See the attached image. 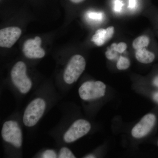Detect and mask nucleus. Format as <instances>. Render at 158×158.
<instances>
[{"label":"nucleus","instance_id":"412c9836","mask_svg":"<svg viewBox=\"0 0 158 158\" xmlns=\"http://www.w3.org/2000/svg\"><path fill=\"white\" fill-rule=\"evenodd\" d=\"M153 98L155 101L158 103V92H156L153 94Z\"/></svg>","mask_w":158,"mask_h":158},{"label":"nucleus","instance_id":"f8f14e48","mask_svg":"<svg viewBox=\"0 0 158 158\" xmlns=\"http://www.w3.org/2000/svg\"><path fill=\"white\" fill-rule=\"evenodd\" d=\"M149 38L147 36H140L137 37L133 41L132 45L133 48L136 50L140 49L145 48L149 44Z\"/></svg>","mask_w":158,"mask_h":158},{"label":"nucleus","instance_id":"f3484780","mask_svg":"<svg viewBox=\"0 0 158 158\" xmlns=\"http://www.w3.org/2000/svg\"><path fill=\"white\" fill-rule=\"evenodd\" d=\"M41 157L44 158H56L58 157L56 153L53 150L48 149L43 153Z\"/></svg>","mask_w":158,"mask_h":158},{"label":"nucleus","instance_id":"aec40b11","mask_svg":"<svg viewBox=\"0 0 158 158\" xmlns=\"http://www.w3.org/2000/svg\"><path fill=\"white\" fill-rule=\"evenodd\" d=\"M137 6V0H129L128 8L130 9H135Z\"/></svg>","mask_w":158,"mask_h":158},{"label":"nucleus","instance_id":"393cba45","mask_svg":"<svg viewBox=\"0 0 158 158\" xmlns=\"http://www.w3.org/2000/svg\"></svg>","mask_w":158,"mask_h":158},{"label":"nucleus","instance_id":"9b49d317","mask_svg":"<svg viewBox=\"0 0 158 158\" xmlns=\"http://www.w3.org/2000/svg\"><path fill=\"white\" fill-rule=\"evenodd\" d=\"M135 57L138 62L144 64L151 63L155 58L154 54L148 51L145 48L137 50L135 53Z\"/></svg>","mask_w":158,"mask_h":158},{"label":"nucleus","instance_id":"f257e3e1","mask_svg":"<svg viewBox=\"0 0 158 158\" xmlns=\"http://www.w3.org/2000/svg\"><path fill=\"white\" fill-rule=\"evenodd\" d=\"M46 107L44 99L37 98L32 100L24 112L23 122L27 127H31L37 124L42 117Z\"/></svg>","mask_w":158,"mask_h":158},{"label":"nucleus","instance_id":"4be33fe9","mask_svg":"<svg viewBox=\"0 0 158 158\" xmlns=\"http://www.w3.org/2000/svg\"><path fill=\"white\" fill-rule=\"evenodd\" d=\"M153 83L154 85L155 86L158 87V77H156L154 80Z\"/></svg>","mask_w":158,"mask_h":158},{"label":"nucleus","instance_id":"6ab92c4d","mask_svg":"<svg viewBox=\"0 0 158 158\" xmlns=\"http://www.w3.org/2000/svg\"><path fill=\"white\" fill-rule=\"evenodd\" d=\"M123 3L122 0H115L114 2V10L116 12H120L122 9Z\"/></svg>","mask_w":158,"mask_h":158},{"label":"nucleus","instance_id":"6e6552de","mask_svg":"<svg viewBox=\"0 0 158 158\" xmlns=\"http://www.w3.org/2000/svg\"><path fill=\"white\" fill-rule=\"evenodd\" d=\"M156 120V117L154 114L145 115L133 127L131 131L132 135L136 138H142L146 136L153 127Z\"/></svg>","mask_w":158,"mask_h":158},{"label":"nucleus","instance_id":"0eeeda50","mask_svg":"<svg viewBox=\"0 0 158 158\" xmlns=\"http://www.w3.org/2000/svg\"><path fill=\"white\" fill-rule=\"evenodd\" d=\"M41 40L37 36L34 39L26 40L23 45V52L29 59H41L45 56V52L41 48Z\"/></svg>","mask_w":158,"mask_h":158},{"label":"nucleus","instance_id":"ddd939ff","mask_svg":"<svg viewBox=\"0 0 158 158\" xmlns=\"http://www.w3.org/2000/svg\"><path fill=\"white\" fill-rule=\"evenodd\" d=\"M130 60L127 58L120 56L117 62L116 67L119 70H125L129 67Z\"/></svg>","mask_w":158,"mask_h":158},{"label":"nucleus","instance_id":"a211bd4d","mask_svg":"<svg viewBox=\"0 0 158 158\" xmlns=\"http://www.w3.org/2000/svg\"><path fill=\"white\" fill-rule=\"evenodd\" d=\"M106 56L109 60H113L117 57V52L110 48L106 52Z\"/></svg>","mask_w":158,"mask_h":158},{"label":"nucleus","instance_id":"b1692460","mask_svg":"<svg viewBox=\"0 0 158 158\" xmlns=\"http://www.w3.org/2000/svg\"><path fill=\"white\" fill-rule=\"evenodd\" d=\"M85 158H95V156H94L93 155H88L86 156L85 157Z\"/></svg>","mask_w":158,"mask_h":158},{"label":"nucleus","instance_id":"5701e85b","mask_svg":"<svg viewBox=\"0 0 158 158\" xmlns=\"http://www.w3.org/2000/svg\"><path fill=\"white\" fill-rule=\"evenodd\" d=\"M71 2L74 3H79L83 2L84 0H70Z\"/></svg>","mask_w":158,"mask_h":158},{"label":"nucleus","instance_id":"2eb2a0df","mask_svg":"<svg viewBox=\"0 0 158 158\" xmlns=\"http://www.w3.org/2000/svg\"><path fill=\"white\" fill-rule=\"evenodd\" d=\"M87 17L90 20L99 22L102 19L103 15L100 12L89 11L87 13Z\"/></svg>","mask_w":158,"mask_h":158},{"label":"nucleus","instance_id":"423d86ee","mask_svg":"<svg viewBox=\"0 0 158 158\" xmlns=\"http://www.w3.org/2000/svg\"><path fill=\"white\" fill-rule=\"evenodd\" d=\"M91 129V124L87 120L79 119L73 123L63 135V140L67 143L74 142L87 135Z\"/></svg>","mask_w":158,"mask_h":158},{"label":"nucleus","instance_id":"4468645a","mask_svg":"<svg viewBox=\"0 0 158 158\" xmlns=\"http://www.w3.org/2000/svg\"><path fill=\"white\" fill-rule=\"evenodd\" d=\"M58 158H75L76 156L69 148L64 147L60 149L58 155Z\"/></svg>","mask_w":158,"mask_h":158},{"label":"nucleus","instance_id":"39448f33","mask_svg":"<svg viewBox=\"0 0 158 158\" xmlns=\"http://www.w3.org/2000/svg\"><path fill=\"white\" fill-rule=\"evenodd\" d=\"M2 136L4 141L16 148H20L22 145V131L17 122L11 120L4 123Z\"/></svg>","mask_w":158,"mask_h":158},{"label":"nucleus","instance_id":"f03ea898","mask_svg":"<svg viewBox=\"0 0 158 158\" xmlns=\"http://www.w3.org/2000/svg\"><path fill=\"white\" fill-rule=\"evenodd\" d=\"M25 63L19 61L15 64L11 71V81L21 93L26 94L31 90L32 82L27 74Z\"/></svg>","mask_w":158,"mask_h":158},{"label":"nucleus","instance_id":"20e7f679","mask_svg":"<svg viewBox=\"0 0 158 158\" xmlns=\"http://www.w3.org/2000/svg\"><path fill=\"white\" fill-rule=\"evenodd\" d=\"M106 85L100 81H88L83 83L79 88L80 98L83 100L90 101L104 96Z\"/></svg>","mask_w":158,"mask_h":158},{"label":"nucleus","instance_id":"1a4fd4ad","mask_svg":"<svg viewBox=\"0 0 158 158\" xmlns=\"http://www.w3.org/2000/svg\"><path fill=\"white\" fill-rule=\"evenodd\" d=\"M22 31L18 27H8L0 30V46L10 48L19 39Z\"/></svg>","mask_w":158,"mask_h":158},{"label":"nucleus","instance_id":"dca6fc26","mask_svg":"<svg viewBox=\"0 0 158 158\" xmlns=\"http://www.w3.org/2000/svg\"><path fill=\"white\" fill-rule=\"evenodd\" d=\"M112 49L117 52L118 53H122L127 48V45L124 42H120L118 44L116 43H113L110 48Z\"/></svg>","mask_w":158,"mask_h":158},{"label":"nucleus","instance_id":"9d476101","mask_svg":"<svg viewBox=\"0 0 158 158\" xmlns=\"http://www.w3.org/2000/svg\"><path fill=\"white\" fill-rule=\"evenodd\" d=\"M114 33V28L113 26L106 29H99L96 31L91 40L98 46H101L110 40Z\"/></svg>","mask_w":158,"mask_h":158},{"label":"nucleus","instance_id":"7ed1b4c3","mask_svg":"<svg viewBox=\"0 0 158 158\" xmlns=\"http://www.w3.org/2000/svg\"><path fill=\"white\" fill-rule=\"evenodd\" d=\"M86 63L85 58L80 55L72 57L66 65L63 74L64 81L68 85L76 82L84 72Z\"/></svg>","mask_w":158,"mask_h":158}]
</instances>
